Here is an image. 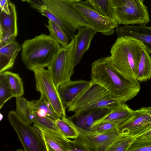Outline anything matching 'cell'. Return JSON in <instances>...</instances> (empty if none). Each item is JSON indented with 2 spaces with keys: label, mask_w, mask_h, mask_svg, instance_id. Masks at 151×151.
<instances>
[{
  "label": "cell",
  "mask_w": 151,
  "mask_h": 151,
  "mask_svg": "<svg viewBox=\"0 0 151 151\" xmlns=\"http://www.w3.org/2000/svg\"><path fill=\"white\" fill-rule=\"evenodd\" d=\"M91 78L109 93L111 98L121 104L125 103L139 92V82L126 79L113 66L110 56L103 57L91 64Z\"/></svg>",
  "instance_id": "cell-1"
},
{
  "label": "cell",
  "mask_w": 151,
  "mask_h": 151,
  "mask_svg": "<svg viewBox=\"0 0 151 151\" xmlns=\"http://www.w3.org/2000/svg\"><path fill=\"white\" fill-rule=\"evenodd\" d=\"M31 6L59 26L71 40L77 30L89 27L86 21L76 11L74 3L69 0H31Z\"/></svg>",
  "instance_id": "cell-2"
},
{
  "label": "cell",
  "mask_w": 151,
  "mask_h": 151,
  "mask_svg": "<svg viewBox=\"0 0 151 151\" xmlns=\"http://www.w3.org/2000/svg\"><path fill=\"white\" fill-rule=\"evenodd\" d=\"M144 48L143 43L136 39L128 37H118L110 50V60L114 68L126 79L138 81L136 76Z\"/></svg>",
  "instance_id": "cell-3"
},
{
  "label": "cell",
  "mask_w": 151,
  "mask_h": 151,
  "mask_svg": "<svg viewBox=\"0 0 151 151\" xmlns=\"http://www.w3.org/2000/svg\"><path fill=\"white\" fill-rule=\"evenodd\" d=\"M61 46L50 35L42 34L24 42L21 46L22 60L25 67L33 72L47 67Z\"/></svg>",
  "instance_id": "cell-4"
},
{
  "label": "cell",
  "mask_w": 151,
  "mask_h": 151,
  "mask_svg": "<svg viewBox=\"0 0 151 151\" xmlns=\"http://www.w3.org/2000/svg\"><path fill=\"white\" fill-rule=\"evenodd\" d=\"M119 103L111 98L104 88L92 81L74 100L68 111L75 113L96 108L111 110Z\"/></svg>",
  "instance_id": "cell-5"
},
{
  "label": "cell",
  "mask_w": 151,
  "mask_h": 151,
  "mask_svg": "<svg viewBox=\"0 0 151 151\" xmlns=\"http://www.w3.org/2000/svg\"><path fill=\"white\" fill-rule=\"evenodd\" d=\"M75 42L74 37L68 44L61 46L47 67L58 89L60 85L71 80L74 73Z\"/></svg>",
  "instance_id": "cell-6"
},
{
  "label": "cell",
  "mask_w": 151,
  "mask_h": 151,
  "mask_svg": "<svg viewBox=\"0 0 151 151\" xmlns=\"http://www.w3.org/2000/svg\"><path fill=\"white\" fill-rule=\"evenodd\" d=\"M9 122L17 133L25 151H47L44 141L37 129L24 121L16 111L8 115Z\"/></svg>",
  "instance_id": "cell-7"
},
{
  "label": "cell",
  "mask_w": 151,
  "mask_h": 151,
  "mask_svg": "<svg viewBox=\"0 0 151 151\" xmlns=\"http://www.w3.org/2000/svg\"><path fill=\"white\" fill-rule=\"evenodd\" d=\"M144 0H127L113 9L111 17L119 24L141 25L149 23L150 17Z\"/></svg>",
  "instance_id": "cell-8"
},
{
  "label": "cell",
  "mask_w": 151,
  "mask_h": 151,
  "mask_svg": "<svg viewBox=\"0 0 151 151\" xmlns=\"http://www.w3.org/2000/svg\"><path fill=\"white\" fill-rule=\"evenodd\" d=\"M76 11L86 21L89 27L96 32L105 35H113L119 24L112 17L104 16L93 8L86 1L74 3Z\"/></svg>",
  "instance_id": "cell-9"
},
{
  "label": "cell",
  "mask_w": 151,
  "mask_h": 151,
  "mask_svg": "<svg viewBox=\"0 0 151 151\" xmlns=\"http://www.w3.org/2000/svg\"><path fill=\"white\" fill-rule=\"evenodd\" d=\"M33 72L36 90L45 96L60 118L66 117L65 109L62 102L58 89L48 70L41 68L37 69Z\"/></svg>",
  "instance_id": "cell-10"
},
{
  "label": "cell",
  "mask_w": 151,
  "mask_h": 151,
  "mask_svg": "<svg viewBox=\"0 0 151 151\" xmlns=\"http://www.w3.org/2000/svg\"><path fill=\"white\" fill-rule=\"evenodd\" d=\"M65 119L77 132L88 151H107L109 147L123 134L118 131L100 133L85 130L76 126L68 118Z\"/></svg>",
  "instance_id": "cell-11"
},
{
  "label": "cell",
  "mask_w": 151,
  "mask_h": 151,
  "mask_svg": "<svg viewBox=\"0 0 151 151\" xmlns=\"http://www.w3.org/2000/svg\"><path fill=\"white\" fill-rule=\"evenodd\" d=\"M16 111L22 119L30 124L33 123L60 133L55 121L40 116L32 101L23 97L16 98Z\"/></svg>",
  "instance_id": "cell-12"
},
{
  "label": "cell",
  "mask_w": 151,
  "mask_h": 151,
  "mask_svg": "<svg viewBox=\"0 0 151 151\" xmlns=\"http://www.w3.org/2000/svg\"><path fill=\"white\" fill-rule=\"evenodd\" d=\"M151 126V106H149L133 110L131 116L117 129L122 134L136 137Z\"/></svg>",
  "instance_id": "cell-13"
},
{
  "label": "cell",
  "mask_w": 151,
  "mask_h": 151,
  "mask_svg": "<svg viewBox=\"0 0 151 151\" xmlns=\"http://www.w3.org/2000/svg\"><path fill=\"white\" fill-rule=\"evenodd\" d=\"M10 13L1 11L0 42L6 44L15 41L18 35L17 13L15 5L9 1Z\"/></svg>",
  "instance_id": "cell-14"
},
{
  "label": "cell",
  "mask_w": 151,
  "mask_h": 151,
  "mask_svg": "<svg viewBox=\"0 0 151 151\" xmlns=\"http://www.w3.org/2000/svg\"><path fill=\"white\" fill-rule=\"evenodd\" d=\"M111 111V109L106 108L89 109L75 112L73 116L68 118L79 128L91 131L93 125Z\"/></svg>",
  "instance_id": "cell-15"
},
{
  "label": "cell",
  "mask_w": 151,
  "mask_h": 151,
  "mask_svg": "<svg viewBox=\"0 0 151 151\" xmlns=\"http://www.w3.org/2000/svg\"><path fill=\"white\" fill-rule=\"evenodd\" d=\"M92 82V81L71 80L58 87V92L65 109L68 108L81 93Z\"/></svg>",
  "instance_id": "cell-16"
},
{
  "label": "cell",
  "mask_w": 151,
  "mask_h": 151,
  "mask_svg": "<svg viewBox=\"0 0 151 151\" xmlns=\"http://www.w3.org/2000/svg\"><path fill=\"white\" fill-rule=\"evenodd\" d=\"M118 37H130L142 42L145 49L151 53V27L146 24L118 26L115 30Z\"/></svg>",
  "instance_id": "cell-17"
},
{
  "label": "cell",
  "mask_w": 151,
  "mask_h": 151,
  "mask_svg": "<svg viewBox=\"0 0 151 151\" xmlns=\"http://www.w3.org/2000/svg\"><path fill=\"white\" fill-rule=\"evenodd\" d=\"M45 143L47 151H69V140L61 133L42 126L34 125Z\"/></svg>",
  "instance_id": "cell-18"
},
{
  "label": "cell",
  "mask_w": 151,
  "mask_h": 151,
  "mask_svg": "<svg viewBox=\"0 0 151 151\" xmlns=\"http://www.w3.org/2000/svg\"><path fill=\"white\" fill-rule=\"evenodd\" d=\"M96 32L88 27L83 26L78 29L75 36L74 64L75 67L80 62L85 52L89 47Z\"/></svg>",
  "instance_id": "cell-19"
},
{
  "label": "cell",
  "mask_w": 151,
  "mask_h": 151,
  "mask_svg": "<svg viewBox=\"0 0 151 151\" xmlns=\"http://www.w3.org/2000/svg\"><path fill=\"white\" fill-rule=\"evenodd\" d=\"M21 47L15 41L6 44L0 42V73L12 68Z\"/></svg>",
  "instance_id": "cell-20"
},
{
  "label": "cell",
  "mask_w": 151,
  "mask_h": 151,
  "mask_svg": "<svg viewBox=\"0 0 151 151\" xmlns=\"http://www.w3.org/2000/svg\"><path fill=\"white\" fill-rule=\"evenodd\" d=\"M133 111L125 103H119L109 114L96 123L92 127L91 131H94L96 126L102 122H118L122 124L131 116Z\"/></svg>",
  "instance_id": "cell-21"
},
{
  "label": "cell",
  "mask_w": 151,
  "mask_h": 151,
  "mask_svg": "<svg viewBox=\"0 0 151 151\" xmlns=\"http://www.w3.org/2000/svg\"><path fill=\"white\" fill-rule=\"evenodd\" d=\"M151 78V57L146 50L142 49L138 64L136 79L139 82H143Z\"/></svg>",
  "instance_id": "cell-22"
},
{
  "label": "cell",
  "mask_w": 151,
  "mask_h": 151,
  "mask_svg": "<svg viewBox=\"0 0 151 151\" xmlns=\"http://www.w3.org/2000/svg\"><path fill=\"white\" fill-rule=\"evenodd\" d=\"M31 101L41 116L47 117L54 121L60 118L44 95L40 94V98L39 100Z\"/></svg>",
  "instance_id": "cell-23"
},
{
  "label": "cell",
  "mask_w": 151,
  "mask_h": 151,
  "mask_svg": "<svg viewBox=\"0 0 151 151\" xmlns=\"http://www.w3.org/2000/svg\"><path fill=\"white\" fill-rule=\"evenodd\" d=\"M4 73L13 97L22 96L24 91L23 81L19 75L8 71Z\"/></svg>",
  "instance_id": "cell-24"
},
{
  "label": "cell",
  "mask_w": 151,
  "mask_h": 151,
  "mask_svg": "<svg viewBox=\"0 0 151 151\" xmlns=\"http://www.w3.org/2000/svg\"><path fill=\"white\" fill-rule=\"evenodd\" d=\"M50 33V35L61 46L68 44L70 40L68 36L59 26L49 19L48 24H45Z\"/></svg>",
  "instance_id": "cell-25"
},
{
  "label": "cell",
  "mask_w": 151,
  "mask_h": 151,
  "mask_svg": "<svg viewBox=\"0 0 151 151\" xmlns=\"http://www.w3.org/2000/svg\"><path fill=\"white\" fill-rule=\"evenodd\" d=\"M127 151H151V136L136 137Z\"/></svg>",
  "instance_id": "cell-26"
},
{
  "label": "cell",
  "mask_w": 151,
  "mask_h": 151,
  "mask_svg": "<svg viewBox=\"0 0 151 151\" xmlns=\"http://www.w3.org/2000/svg\"><path fill=\"white\" fill-rule=\"evenodd\" d=\"M55 122L60 133L66 138L75 139L78 136V132L67 121L65 117L58 119Z\"/></svg>",
  "instance_id": "cell-27"
},
{
  "label": "cell",
  "mask_w": 151,
  "mask_h": 151,
  "mask_svg": "<svg viewBox=\"0 0 151 151\" xmlns=\"http://www.w3.org/2000/svg\"><path fill=\"white\" fill-rule=\"evenodd\" d=\"M135 138L131 135L123 134L109 147L107 151H127Z\"/></svg>",
  "instance_id": "cell-28"
},
{
  "label": "cell",
  "mask_w": 151,
  "mask_h": 151,
  "mask_svg": "<svg viewBox=\"0 0 151 151\" xmlns=\"http://www.w3.org/2000/svg\"><path fill=\"white\" fill-rule=\"evenodd\" d=\"M96 10L102 15L111 17L113 10L109 0H86Z\"/></svg>",
  "instance_id": "cell-29"
},
{
  "label": "cell",
  "mask_w": 151,
  "mask_h": 151,
  "mask_svg": "<svg viewBox=\"0 0 151 151\" xmlns=\"http://www.w3.org/2000/svg\"><path fill=\"white\" fill-rule=\"evenodd\" d=\"M13 97L4 72L0 73V109Z\"/></svg>",
  "instance_id": "cell-30"
},
{
  "label": "cell",
  "mask_w": 151,
  "mask_h": 151,
  "mask_svg": "<svg viewBox=\"0 0 151 151\" xmlns=\"http://www.w3.org/2000/svg\"><path fill=\"white\" fill-rule=\"evenodd\" d=\"M121 124L118 122H104L98 124L94 128V131L100 133L118 131V127Z\"/></svg>",
  "instance_id": "cell-31"
},
{
  "label": "cell",
  "mask_w": 151,
  "mask_h": 151,
  "mask_svg": "<svg viewBox=\"0 0 151 151\" xmlns=\"http://www.w3.org/2000/svg\"><path fill=\"white\" fill-rule=\"evenodd\" d=\"M69 151H88L87 147L78 136L74 140H69Z\"/></svg>",
  "instance_id": "cell-32"
},
{
  "label": "cell",
  "mask_w": 151,
  "mask_h": 151,
  "mask_svg": "<svg viewBox=\"0 0 151 151\" xmlns=\"http://www.w3.org/2000/svg\"><path fill=\"white\" fill-rule=\"evenodd\" d=\"M9 0H0V8L1 11L4 12L6 14L10 13L9 1Z\"/></svg>",
  "instance_id": "cell-33"
},
{
  "label": "cell",
  "mask_w": 151,
  "mask_h": 151,
  "mask_svg": "<svg viewBox=\"0 0 151 151\" xmlns=\"http://www.w3.org/2000/svg\"><path fill=\"white\" fill-rule=\"evenodd\" d=\"M127 0H109L111 7L113 10L114 8L123 5Z\"/></svg>",
  "instance_id": "cell-34"
},
{
  "label": "cell",
  "mask_w": 151,
  "mask_h": 151,
  "mask_svg": "<svg viewBox=\"0 0 151 151\" xmlns=\"http://www.w3.org/2000/svg\"><path fill=\"white\" fill-rule=\"evenodd\" d=\"M148 136H151V126L137 137Z\"/></svg>",
  "instance_id": "cell-35"
},
{
  "label": "cell",
  "mask_w": 151,
  "mask_h": 151,
  "mask_svg": "<svg viewBox=\"0 0 151 151\" xmlns=\"http://www.w3.org/2000/svg\"><path fill=\"white\" fill-rule=\"evenodd\" d=\"M69 0L71 2H74V3L78 2H79L82 1V0Z\"/></svg>",
  "instance_id": "cell-36"
},
{
  "label": "cell",
  "mask_w": 151,
  "mask_h": 151,
  "mask_svg": "<svg viewBox=\"0 0 151 151\" xmlns=\"http://www.w3.org/2000/svg\"><path fill=\"white\" fill-rule=\"evenodd\" d=\"M23 1H26L28 3H29L31 0H22Z\"/></svg>",
  "instance_id": "cell-37"
}]
</instances>
